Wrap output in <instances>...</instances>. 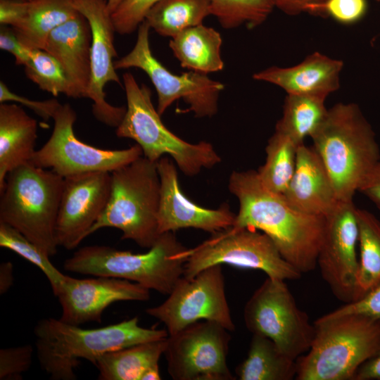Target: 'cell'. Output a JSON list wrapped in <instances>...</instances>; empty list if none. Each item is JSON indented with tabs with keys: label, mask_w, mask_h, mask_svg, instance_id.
Segmentation results:
<instances>
[{
	"label": "cell",
	"mask_w": 380,
	"mask_h": 380,
	"mask_svg": "<svg viewBox=\"0 0 380 380\" xmlns=\"http://www.w3.org/2000/svg\"><path fill=\"white\" fill-rule=\"evenodd\" d=\"M353 201H339L325 217L322 241L317 265L337 299L355 300L359 274V229Z\"/></svg>",
	"instance_id": "9a60e30c"
},
{
	"label": "cell",
	"mask_w": 380,
	"mask_h": 380,
	"mask_svg": "<svg viewBox=\"0 0 380 380\" xmlns=\"http://www.w3.org/2000/svg\"><path fill=\"white\" fill-rule=\"evenodd\" d=\"M37 122L15 103L0 104V188L7 174L30 162L35 152Z\"/></svg>",
	"instance_id": "cb8c5ba5"
},
{
	"label": "cell",
	"mask_w": 380,
	"mask_h": 380,
	"mask_svg": "<svg viewBox=\"0 0 380 380\" xmlns=\"http://www.w3.org/2000/svg\"><path fill=\"white\" fill-rule=\"evenodd\" d=\"M52 119L51 137L35 151L30 163L63 178L90 172H111L143 156L137 144L126 149L106 150L81 141L73 131L77 115L69 103L61 104Z\"/></svg>",
	"instance_id": "7c38bea8"
},
{
	"label": "cell",
	"mask_w": 380,
	"mask_h": 380,
	"mask_svg": "<svg viewBox=\"0 0 380 380\" xmlns=\"http://www.w3.org/2000/svg\"><path fill=\"white\" fill-rule=\"evenodd\" d=\"M285 281L267 277L246 303L243 318L252 334L270 338L297 360L309 350L315 327L298 308Z\"/></svg>",
	"instance_id": "30bf717a"
},
{
	"label": "cell",
	"mask_w": 380,
	"mask_h": 380,
	"mask_svg": "<svg viewBox=\"0 0 380 380\" xmlns=\"http://www.w3.org/2000/svg\"><path fill=\"white\" fill-rule=\"evenodd\" d=\"M34 353L30 345L0 350V379H21L22 374L31 367Z\"/></svg>",
	"instance_id": "8d00e7d4"
},
{
	"label": "cell",
	"mask_w": 380,
	"mask_h": 380,
	"mask_svg": "<svg viewBox=\"0 0 380 380\" xmlns=\"http://www.w3.org/2000/svg\"><path fill=\"white\" fill-rule=\"evenodd\" d=\"M217 322L201 320L169 335L164 352L175 380H234L227 363L231 336Z\"/></svg>",
	"instance_id": "5bb4252c"
},
{
	"label": "cell",
	"mask_w": 380,
	"mask_h": 380,
	"mask_svg": "<svg viewBox=\"0 0 380 380\" xmlns=\"http://www.w3.org/2000/svg\"><path fill=\"white\" fill-rule=\"evenodd\" d=\"M111 189L107 205L91 228L89 236L105 227L122 232L130 239L150 248L160 235L158 215L160 181L157 162L144 156L110 172Z\"/></svg>",
	"instance_id": "52a82bcc"
},
{
	"label": "cell",
	"mask_w": 380,
	"mask_h": 380,
	"mask_svg": "<svg viewBox=\"0 0 380 380\" xmlns=\"http://www.w3.org/2000/svg\"><path fill=\"white\" fill-rule=\"evenodd\" d=\"M146 312L163 322L169 335L201 320L217 322L229 331L235 329L221 265L208 267L191 279L182 277L163 303Z\"/></svg>",
	"instance_id": "4fadbf2b"
},
{
	"label": "cell",
	"mask_w": 380,
	"mask_h": 380,
	"mask_svg": "<svg viewBox=\"0 0 380 380\" xmlns=\"http://www.w3.org/2000/svg\"><path fill=\"white\" fill-rule=\"evenodd\" d=\"M228 187L239 204L232 227L262 231L284 259L301 274L315 270L325 217L294 209L281 194L267 189L255 170L234 171Z\"/></svg>",
	"instance_id": "6da1fadb"
},
{
	"label": "cell",
	"mask_w": 380,
	"mask_h": 380,
	"mask_svg": "<svg viewBox=\"0 0 380 380\" xmlns=\"http://www.w3.org/2000/svg\"><path fill=\"white\" fill-rule=\"evenodd\" d=\"M108 7L111 12V14L117 9V8L125 0H106Z\"/></svg>",
	"instance_id": "bcb514c9"
},
{
	"label": "cell",
	"mask_w": 380,
	"mask_h": 380,
	"mask_svg": "<svg viewBox=\"0 0 380 380\" xmlns=\"http://www.w3.org/2000/svg\"><path fill=\"white\" fill-rule=\"evenodd\" d=\"M357 217L360 256L355 300L380 284V220L368 210L360 208L357 209Z\"/></svg>",
	"instance_id": "f546056e"
},
{
	"label": "cell",
	"mask_w": 380,
	"mask_h": 380,
	"mask_svg": "<svg viewBox=\"0 0 380 380\" xmlns=\"http://www.w3.org/2000/svg\"><path fill=\"white\" fill-rule=\"evenodd\" d=\"M64 178L28 163L9 172L0 188V222L20 232L49 257L57 253L56 225Z\"/></svg>",
	"instance_id": "5b68a950"
},
{
	"label": "cell",
	"mask_w": 380,
	"mask_h": 380,
	"mask_svg": "<svg viewBox=\"0 0 380 380\" xmlns=\"http://www.w3.org/2000/svg\"><path fill=\"white\" fill-rule=\"evenodd\" d=\"M161 379L159 366L158 364H156L146 369L141 375L140 380H160Z\"/></svg>",
	"instance_id": "f6af8a7d"
},
{
	"label": "cell",
	"mask_w": 380,
	"mask_h": 380,
	"mask_svg": "<svg viewBox=\"0 0 380 380\" xmlns=\"http://www.w3.org/2000/svg\"><path fill=\"white\" fill-rule=\"evenodd\" d=\"M209 15V0H160L148 11L144 20L160 35L173 38L187 28L203 24Z\"/></svg>",
	"instance_id": "f1b7e54d"
},
{
	"label": "cell",
	"mask_w": 380,
	"mask_h": 380,
	"mask_svg": "<svg viewBox=\"0 0 380 380\" xmlns=\"http://www.w3.org/2000/svg\"><path fill=\"white\" fill-rule=\"evenodd\" d=\"M167 338L144 342L106 353L94 366L100 380H140L149 367L158 364L164 354Z\"/></svg>",
	"instance_id": "484cf974"
},
{
	"label": "cell",
	"mask_w": 380,
	"mask_h": 380,
	"mask_svg": "<svg viewBox=\"0 0 380 380\" xmlns=\"http://www.w3.org/2000/svg\"><path fill=\"white\" fill-rule=\"evenodd\" d=\"M327 99L300 94H287L283 114L275 130L289 137L297 144H304L306 137H312L325 120L328 109Z\"/></svg>",
	"instance_id": "83f0119b"
},
{
	"label": "cell",
	"mask_w": 380,
	"mask_h": 380,
	"mask_svg": "<svg viewBox=\"0 0 380 380\" xmlns=\"http://www.w3.org/2000/svg\"><path fill=\"white\" fill-rule=\"evenodd\" d=\"M376 1H380V0H376Z\"/></svg>",
	"instance_id": "c3c4849f"
},
{
	"label": "cell",
	"mask_w": 380,
	"mask_h": 380,
	"mask_svg": "<svg viewBox=\"0 0 380 380\" xmlns=\"http://www.w3.org/2000/svg\"><path fill=\"white\" fill-rule=\"evenodd\" d=\"M21 1H30V0H21Z\"/></svg>",
	"instance_id": "7dc6e473"
},
{
	"label": "cell",
	"mask_w": 380,
	"mask_h": 380,
	"mask_svg": "<svg viewBox=\"0 0 380 380\" xmlns=\"http://www.w3.org/2000/svg\"><path fill=\"white\" fill-rule=\"evenodd\" d=\"M27 77L41 89L53 96L61 94L72 97L69 80L58 61L44 49H31L24 66Z\"/></svg>",
	"instance_id": "d6a6232c"
},
{
	"label": "cell",
	"mask_w": 380,
	"mask_h": 380,
	"mask_svg": "<svg viewBox=\"0 0 380 380\" xmlns=\"http://www.w3.org/2000/svg\"><path fill=\"white\" fill-rule=\"evenodd\" d=\"M282 196L294 209L321 217L331 213L340 201L319 156L305 144L298 148L296 169Z\"/></svg>",
	"instance_id": "44dd1931"
},
{
	"label": "cell",
	"mask_w": 380,
	"mask_h": 380,
	"mask_svg": "<svg viewBox=\"0 0 380 380\" xmlns=\"http://www.w3.org/2000/svg\"><path fill=\"white\" fill-rule=\"evenodd\" d=\"M343 68L342 61L315 51L295 65L287 68L272 66L255 72L253 78L278 86L287 94L327 99L338 89Z\"/></svg>",
	"instance_id": "603a6c76"
},
{
	"label": "cell",
	"mask_w": 380,
	"mask_h": 380,
	"mask_svg": "<svg viewBox=\"0 0 380 380\" xmlns=\"http://www.w3.org/2000/svg\"><path fill=\"white\" fill-rule=\"evenodd\" d=\"M347 315H358L380 322V284L364 296L323 315L324 318H333Z\"/></svg>",
	"instance_id": "74e56055"
},
{
	"label": "cell",
	"mask_w": 380,
	"mask_h": 380,
	"mask_svg": "<svg viewBox=\"0 0 380 380\" xmlns=\"http://www.w3.org/2000/svg\"><path fill=\"white\" fill-rule=\"evenodd\" d=\"M160 0H125L111 14L115 32L130 34L138 29L145 17Z\"/></svg>",
	"instance_id": "e575fe53"
},
{
	"label": "cell",
	"mask_w": 380,
	"mask_h": 380,
	"mask_svg": "<svg viewBox=\"0 0 380 380\" xmlns=\"http://www.w3.org/2000/svg\"><path fill=\"white\" fill-rule=\"evenodd\" d=\"M91 32L80 13L51 31L44 50L62 66L71 86L72 98H87L91 80Z\"/></svg>",
	"instance_id": "7402d4cb"
},
{
	"label": "cell",
	"mask_w": 380,
	"mask_h": 380,
	"mask_svg": "<svg viewBox=\"0 0 380 380\" xmlns=\"http://www.w3.org/2000/svg\"><path fill=\"white\" fill-rule=\"evenodd\" d=\"M210 15L225 29L262 24L276 8L275 0H209Z\"/></svg>",
	"instance_id": "1f68e13d"
},
{
	"label": "cell",
	"mask_w": 380,
	"mask_h": 380,
	"mask_svg": "<svg viewBox=\"0 0 380 380\" xmlns=\"http://www.w3.org/2000/svg\"><path fill=\"white\" fill-rule=\"evenodd\" d=\"M299 146L287 135L274 131L265 148V162L257 171L267 189L281 195L284 193L296 169Z\"/></svg>",
	"instance_id": "4dcf8cb0"
},
{
	"label": "cell",
	"mask_w": 380,
	"mask_h": 380,
	"mask_svg": "<svg viewBox=\"0 0 380 380\" xmlns=\"http://www.w3.org/2000/svg\"><path fill=\"white\" fill-rule=\"evenodd\" d=\"M160 181L158 215L160 234L184 228H195L211 234L233 226L236 217L228 204L217 209L202 207L182 192L175 163L163 156L157 161Z\"/></svg>",
	"instance_id": "d6986e66"
},
{
	"label": "cell",
	"mask_w": 380,
	"mask_h": 380,
	"mask_svg": "<svg viewBox=\"0 0 380 380\" xmlns=\"http://www.w3.org/2000/svg\"><path fill=\"white\" fill-rule=\"evenodd\" d=\"M61 304V320L74 325L101 322L104 310L118 301H146L150 290L129 280L98 276L77 279L65 275L54 293Z\"/></svg>",
	"instance_id": "ac0fdd59"
},
{
	"label": "cell",
	"mask_w": 380,
	"mask_h": 380,
	"mask_svg": "<svg viewBox=\"0 0 380 380\" xmlns=\"http://www.w3.org/2000/svg\"><path fill=\"white\" fill-rule=\"evenodd\" d=\"M311 139L338 200L353 201L366 176L380 161L374 131L358 105L338 103L328 109Z\"/></svg>",
	"instance_id": "3957f363"
},
{
	"label": "cell",
	"mask_w": 380,
	"mask_h": 380,
	"mask_svg": "<svg viewBox=\"0 0 380 380\" xmlns=\"http://www.w3.org/2000/svg\"><path fill=\"white\" fill-rule=\"evenodd\" d=\"M327 0H275L276 8L288 15L303 13L315 14L317 8Z\"/></svg>",
	"instance_id": "60d3db41"
},
{
	"label": "cell",
	"mask_w": 380,
	"mask_h": 380,
	"mask_svg": "<svg viewBox=\"0 0 380 380\" xmlns=\"http://www.w3.org/2000/svg\"><path fill=\"white\" fill-rule=\"evenodd\" d=\"M0 49L12 54L16 65L25 66L30 59L31 49L20 42L10 26L1 25Z\"/></svg>",
	"instance_id": "ab89813d"
},
{
	"label": "cell",
	"mask_w": 380,
	"mask_h": 380,
	"mask_svg": "<svg viewBox=\"0 0 380 380\" xmlns=\"http://www.w3.org/2000/svg\"><path fill=\"white\" fill-rule=\"evenodd\" d=\"M235 371L240 380H291L296 376V360L270 338L253 334L247 357Z\"/></svg>",
	"instance_id": "4316f807"
},
{
	"label": "cell",
	"mask_w": 380,
	"mask_h": 380,
	"mask_svg": "<svg viewBox=\"0 0 380 380\" xmlns=\"http://www.w3.org/2000/svg\"><path fill=\"white\" fill-rule=\"evenodd\" d=\"M13 101L32 110L44 120L52 118L61 103L56 99L45 101H34L11 91L2 81L0 82V103Z\"/></svg>",
	"instance_id": "f35d334b"
},
{
	"label": "cell",
	"mask_w": 380,
	"mask_h": 380,
	"mask_svg": "<svg viewBox=\"0 0 380 380\" xmlns=\"http://www.w3.org/2000/svg\"><path fill=\"white\" fill-rule=\"evenodd\" d=\"M150 29L144 20L138 27L134 46L127 55L114 61L115 68H137L147 74L157 91V110L160 115L179 99L189 106L186 111L193 112L196 117L215 115L224 84L194 71L181 75L172 73L153 55L149 43Z\"/></svg>",
	"instance_id": "8fae6325"
},
{
	"label": "cell",
	"mask_w": 380,
	"mask_h": 380,
	"mask_svg": "<svg viewBox=\"0 0 380 380\" xmlns=\"http://www.w3.org/2000/svg\"><path fill=\"white\" fill-rule=\"evenodd\" d=\"M309 350L296 360L298 380H353L380 347V322L358 315L317 319Z\"/></svg>",
	"instance_id": "8992f818"
},
{
	"label": "cell",
	"mask_w": 380,
	"mask_h": 380,
	"mask_svg": "<svg viewBox=\"0 0 380 380\" xmlns=\"http://www.w3.org/2000/svg\"><path fill=\"white\" fill-rule=\"evenodd\" d=\"M122 79L127 107L116 127L118 137L136 141L143 156L152 162L156 163L166 155L170 156L187 176L196 175L202 169L212 168L220 163L221 158L210 143H189L165 127L153 105L148 87L139 85L129 72L124 73Z\"/></svg>",
	"instance_id": "ba28073f"
},
{
	"label": "cell",
	"mask_w": 380,
	"mask_h": 380,
	"mask_svg": "<svg viewBox=\"0 0 380 380\" xmlns=\"http://www.w3.org/2000/svg\"><path fill=\"white\" fill-rule=\"evenodd\" d=\"M353 380H380V347L359 367Z\"/></svg>",
	"instance_id": "7bdbcfd3"
},
{
	"label": "cell",
	"mask_w": 380,
	"mask_h": 380,
	"mask_svg": "<svg viewBox=\"0 0 380 380\" xmlns=\"http://www.w3.org/2000/svg\"><path fill=\"white\" fill-rule=\"evenodd\" d=\"M215 265L258 270L267 277L296 280L302 274L280 254L272 240L256 229L229 227L215 233L190 248L184 277L191 279L203 270Z\"/></svg>",
	"instance_id": "9c48e42d"
},
{
	"label": "cell",
	"mask_w": 380,
	"mask_h": 380,
	"mask_svg": "<svg viewBox=\"0 0 380 380\" xmlns=\"http://www.w3.org/2000/svg\"><path fill=\"white\" fill-rule=\"evenodd\" d=\"M14 281L13 266L11 262L0 265V293H6L12 286Z\"/></svg>",
	"instance_id": "ee69618b"
},
{
	"label": "cell",
	"mask_w": 380,
	"mask_h": 380,
	"mask_svg": "<svg viewBox=\"0 0 380 380\" xmlns=\"http://www.w3.org/2000/svg\"><path fill=\"white\" fill-rule=\"evenodd\" d=\"M222 44L217 31L201 24L181 32L170 39L169 46L182 68L206 75L224 68Z\"/></svg>",
	"instance_id": "d4e9b609"
},
{
	"label": "cell",
	"mask_w": 380,
	"mask_h": 380,
	"mask_svg": "<svg viewBox=\"0 0 380 380\" xmlns=\"http://www.w3.org/2000/svg\"><path fill=\"white\" fill-rule=\"evenodd\" d=\"M76 10L88 21L91 32V80L87 98L92 103V113L101 122L117 127L126 108L118 107L106 100L104 88L108 82L121 84L114 66L117 56L113 41L116 32L106 0H72Z\"/></svg>",
	"instance_id": "2e32d148"
},
{
	"label": "cell",
	"mask_w": 380,
	"mask_h": 380,
	"mask_svg": "<svg viewBox=\"0 0 380 380\" xmlns=\"http://www.w3.org/2000/svg\"><path fill=\"white\" fill-rule=\"evenodd\" d=\"M380 210V161L363 180L359 191Z\"/></svg>",
	"instance_id": "b9f144b4"
},
{
	"label": "cell",
	"mask_w": 380,
	"mask_h": 380,
	"mask_svg": "<svg viewBox=\"0 0 380 380\" xmlns=\"http://www.w3.org/2000/svg\"><path fill=\"white\" fill-rule=\"evenodd\" d=\"M367 0H327L316 10L315 15L330 17L343 25H352L365 15Z\"/></svg>",
	"instance_id": "d590c367"
},
{
	"label": "cell",
	"mask_w": 380,
	"mask_h": 380,
	"mask_svg": "<svg viewBox=\"0 0 380 380\" xmlns=\"http://www.w3.org/2000/svg\"><path fill=\"white\" fill-rule=\"evenodd\" d=\"M0 246L13 251L37 267L46 277L53 293L56 291L65 274L53 265L49 256L37 245L15 229L0 222Z\"/></svg>",
	"instance_id": "836d02e7"
},
{
	"label": "cell",
	"mask_w": 380,
	"mask_h": 380,
	"mask_svg": "<svg viewBox=\"0 0 380 380\" xmlns=\"http://www.w3.org/2000/svg\"><path fill=\"white\" fill-rule=\"evenodd\" d=\"M189 251L174 232H168L161 234L143 253L108 246L80 248L65 260L63 268L73 273L129 280L169 295L184 276Z\"/></svg>",
	"instance_id": "277c9868"
},
{
	"label": "cell",
	"mask_w": 380,
	"mask_h": 380,
	"mask_svg": "<svg viewBox=\"0 0 380 380\" xmlns=\"http://www.w3.org/2000/svg\"><path fill=\"white\" fill-rule=\"evenodd\" d=\"M110 189L109 172H90L64 178L56 225L58 246L72 250L89 236L107 205Z\"/></svg>",
	"instance_id": "e0dca14e"
},
{
	"label": "cell",
	"mask_w": 380,
	"mask_h": 380,
	"mask_svg": "<svg viewBox=\"0 0 380 380\" xmlns=\"http://www.w3.org/2000/svg\"><path fill=\"white\" fill-rule=\"evenodd\" d=\"M79 12L72 0H0V23L30 49H44L53 30Z\"/></svg>",
	"instance_id": "ffe728a7"
},
{
	"label": "cell",
	"mask_w": 380,
	"mask_h": 380,
	"mask_svg": "<svg viewBox=\"0 0 380 380\" xmlns=\"http://www.w3.org/2000/svg\"><path fill=\"white\" fill-rule=\"evenodd\" d=\"M137 316L117 324L85 329L46 318L34 329L36 353L42 369L53 380H75L81 359L94 365L101 355L136 344L168 337L165 329L144 328Z\"/></svg>",
	"instance_id": "7a4b0ae2"
}]
</instances>
